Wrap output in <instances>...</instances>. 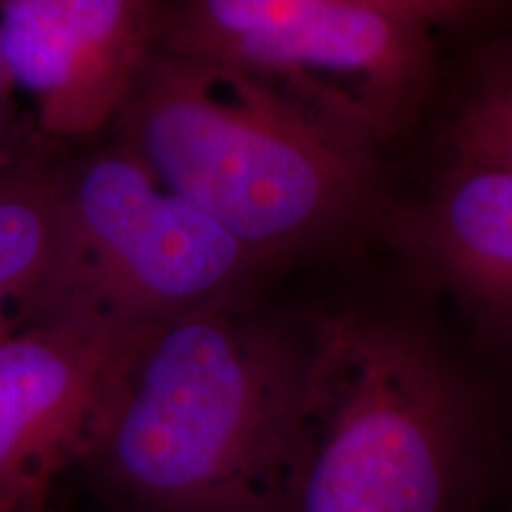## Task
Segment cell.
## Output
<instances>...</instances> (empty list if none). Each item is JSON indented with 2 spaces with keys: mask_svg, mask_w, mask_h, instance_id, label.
I'll use <instances>...</instances> for the list:
<instances>
[{
  "mask_svg": "<svg viewBox=\"0 0 512 512\" xmlns=\"http://www.w3.org/2000/svg\"><path fill=\"white\" fill-rule=\"evenodd\" d=\"M311 356L252 294L147 325L79 465L126 512H294Z\"/></svg>",
  "mask_w": 512,
  "mask_h": 512,
  "instance_id": "1",
  "label": "cell"
},
{
  "mask_svg": "<svg viewBox=\"0 0 512 512\" xmlns=\"http://www.w3.org/2000/svg\"><path fill=\"white\" fill-rule=\"evenodd\" d=\"M384 3L411 12L437 31L439 27H453L472 19L486 0H384Z\"/></svg>",
  "mask_w": 512,
  "mask_h": 512,
  "instance_id": "12",
  "label": "cell"
},
{
  "mask_svg": "<svg viewBox=\"0 0 512 512\" xmlns=\"http://www.w3.org/2000/svg\"><path fill=\"white\" fill-rule=\"evenodd\" d=\"M413 247L458 302L512 339V171L453 159L411 219Z\"/></svg>",
  "mask_w": 512,
  "mask_h": 512,
  "instance_id": "8",
  "label": "cell"
},
{
  "mask_svg": "<svg viewBox=\"0 0 512 512\" xmlns=\"http://www.w3.org/2000/svg\"><path fill=\"white\" fill-rule=\"evenodd\" d=\"M489 76L453 121L456 159L498 164L512 171V64Z\"/></svg>",
  "mask_w": 512,
  "mask_h": 512,
  "instance_id": "10",
  "label": "cell"
},
{
  "mask_svg": "<svg viewBox=\"0 0 512 512\" xmlns=\"http://www.w3.org/2000/svg\"><path fill=\"white\" fill-rule=\"evenodd\" d=\"M164 0H0V60L55 147L110 133L162 46Z\"/></svg>",
  "mask_w": 512,
  "mask_h": 512,
  "instance_id": "6",
  "label": "cell"
},
{
  "mask_svg": "<svg viewBox=\"0 0 512 512\" xmlns=\"http://www.w3.org/2000/svg\"><path fill=\"white\" fill-rule=\"evenodd\" d=\"M107 136L268 264L328 240L368 195L366 147L271 83L166 46Z\"/></svg>",
  "mask_w": 512,
  "mask_h": 512,
  "instance_id": "2",
  "label": "cell"
},
{
  "mask_svg": "<svg viewBox=\"0 0 512 512\" xmlns=\"http://www.w3.org/2000/svg\"><path fill=\"white\" fill-rule=\"evenodd\" d=\"M145 328L57 313L0 339V512H48Z\"/></svg>",
  "mask_w": 512,
  "mask_h": 512,
  "instance_id": "7",
  "label": "cell"
},
{
  "mask_svg": "<svg viewBox=\"0 0 512 512\" xmlns=\"http://www.w3.org/2000/svg\"><path fill=\"white\" fill-rule=\"evenodd\" d=\"M294 512H465V401L425 339L361 311L311 318Z\"/></svg>",
  "mask_w": 512,
  "mask_h": 512,
  "instance_id": "3",
  "label": "cell"
},
{
  "mask_svg": "<svg viewBox=\"0 0 512 512\" xmlns=\"http://www.w3.org/2000/svg\"><path fill=\"white\" fill-rule=\"evenodd\" d=\"M432 34L384 0H164L162 46L271 83L370 150L418 110Z\"/></svg>",
  "mask_w": 512,
  "mask_h": 512,
  "instance_id": "5",
  "label": "cell"
},
{
  "mask_svg": "<svg viewBox=\"0 0 512 512\" xmlns=\"http://www.w3.org/2000/svg\"><path fill=\"white\" fill-rule=\"evenodd\" d=\"M268 266L131 147L102 136L60 147L53 273L31 320L91 313L155 325L249 297Z\"/></svg>",
  "mask_w": 512,
  "mask_h": 512,
  "instance_id": "4",
  "label": "cell"
},
{
  "mask_svg": "<svg viewBox=\"0 0 512 512\" xmlns=\"http://www.w3.org/2000/svg\"><path fill=\"white\" fill-rule=\"evenodd\" d=\"M38 143H46L36 133L27 110L12 91L8 74H5L3 60H0V159L29 150Z\"/></svg>",
  "mask_w": 512,
  "mask_h": 512,
  "instance_id": "11",
  "label": "cell"
},
{
  "mask_svg": "<svg viewBox=\"0 0 512 512\" xmlns=\"http://www.w3.org/2000/svg\"><path fill=\"white\" fill-rule=\"evenodd\" d=\"M60 147L0 159V339L27 325L53 273Z\"/></svg>",
  "mask_w": 512,
  "mask_h": 512,
  "instance_id": "9",
  "label": "cell"
}]
</instances>
